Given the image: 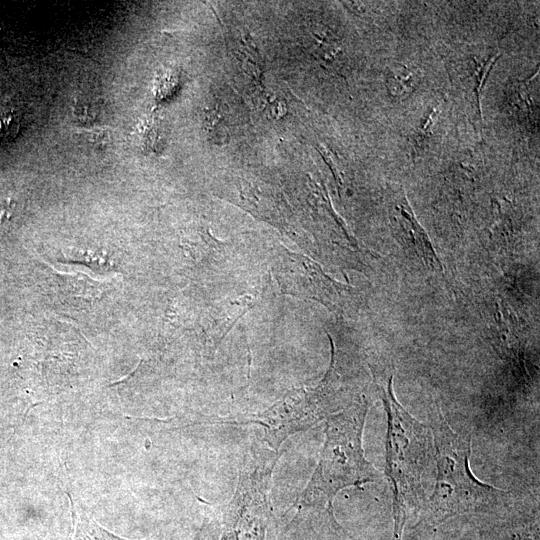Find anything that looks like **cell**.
<instances>
[{
	"mask_svg": "<svg viewBox=\"0 0 540 540\" xmlns=\"http://www.w3.org/2000/svg\"><path fill=\"white\" fill-rule=\"evenodd\" d=\"M436 483L429 501L433 519L479 510L496 503L504 491L479 481L469 467L470 437L455 433L441 413L433 420Z\"/></svg>",
	"mask_w": 540,
	"mask_h": 540,
	"instance_id": "cell-3",
	"label": "cell"
},
{
	"mask_svg": "<svg viewBox=\"0 0 540 540\" xmlns=\"http://www.w3.org/2000/svg\"><path fill=\"white\" fill-rule=\"evenodd\" d=\"M331 379L332 367L319 385L288 393L260 413L237 420L221 419L215 422L259 425L264 431L263 440L273 451L278 452L288 437L306 431L337 411L340 402L336 399Z\"/></svg>",
	"mask_w": 540,
	"mask_h": 540,
	"instance_id": "cell-5",
	"label": "cell"
},
{
	"mask_svg": "<svg viewBox=\"0 0 540 540\" xmlns=\"http://www.w3.org/2000/svg\"><path fill=\"white\" fill-rule=\"evenodd\" d=\"M392 382L393 373L376 387L388 419L385 474L393 492L395 531L399 534L407 510L418 507L423 498L422 479L433 458V448L432 432L397 401Z\"/></svg>",
	"mask_w": 540,
	"mask_h": 540,
	"instance_id": "cell-2",
	"label": "cell"
},
{
	"mask_svg": "<svg viewBox=\"0 0 540 540\" xmlns=\"http://www.w3.org/2000/svg\"><path fill=\"white\" fill-rule=\"evenodd\" d=\"M500 55H495L489 59H486L485 61H478L476 59L473 60L474 62V82H475V98H476V107L477 111L480 117V120L482 121V113H481V93L482 89L484 87L485 81L487 76L489 75L490 71L492 70L494 64L497 62Z\"/></svg>",
	"mask_w": 540,
	"mask_h": 540,
	"instance_id": "cell-9",
	"label": "cell"
},
{
	"mask_svg": "<svg viewBox=\"0 0 540 540\" xmlns=\"http://www.w3.org/2000/svg\"><path fill=\"white\" fill-rule=\"evenodd\" d=\"M389 218L393 233L405 250L427 268L442 271L441 262L432 243L416 219L404 192L391 198Z\"/></svg>",
	"mask_w": 540,
	"mask_h": 540,
	"instance_id": "cell-6",
	"label": "cell"
},
{
	"mask_svg": "<svg viewBox=\"0 0 540 540\" xmlns=\"http://www.w3.org/2000/svg\"><path fill=\"white\" fill-rule=\"evenodd\" d=\"M279 453L254 445L244 457L235 492L224 508L222 540H265L272 516L269 490Z\"/></svg>",
	"mask_w": 540,
	"mask_h": 540,
	"instance_id": "cell-4",
	"label": "cell"
},
{
	"mask_svg": "<svg viewBox=\"0 0 540 540\" xmlns=\"http://www.w3.org/2000/svg\"><path fill=\"white\" fill-rule=\"evenodd\" d=\"M385 84L392 97L403 98L415 90L417 75L407 66L396 63L388 67L385 73Z\"/></svg>",
	"mask_w": 540,
	"mask_h": 540,
	"instance_id": "cell-8",
	"label": "cell"
},
{
	"mask_svg": "<svg viewBox=\"0 0 540 540\" xmlns=\"http://www.w3.org/2000/svg\"><path fill=\"white\" fill-rule=\"evenodd\" d=\"M73 527L69 540H126L108 532L72 503Z\"/></svg>",
	"mask_w": 540,
	"mask_h": 540,
	"instance_id": "cell-7",
	"label": "cell"
},
{
	"mask_svg": "<svg viewBox=\"0 0 540 540\" xmlns=\"http://www.w3.org/2000/svg\"><path fill=\"white\" fill-rule=\"evenodd\" d=\"M369 404L357 401L327 418L325 442L310 481L293 507L325 506L333 516V499L347 487H360L379 478L364 456L362 434Z\"/></svg>",
	"mask_w": 540,
	"mask_h": 540,
	"instance_id": "cell-1",
	"label": "cell"
},
{
	"mask_svg": "<svg viewBox=\"0 0 540 540\" xmlns=\"http://www.w3.org/2000/svg\"><path fill=\"white\" fill-rule=\"evenodd\" d=\"M18 130V116L12 110L0 109V142L12 139Z\"/></svg>",
	"mask_w": 540,
	"mask_h": 540,
	"instance_id": "cell-10",
	"label": "cell"
}]
</instances>
